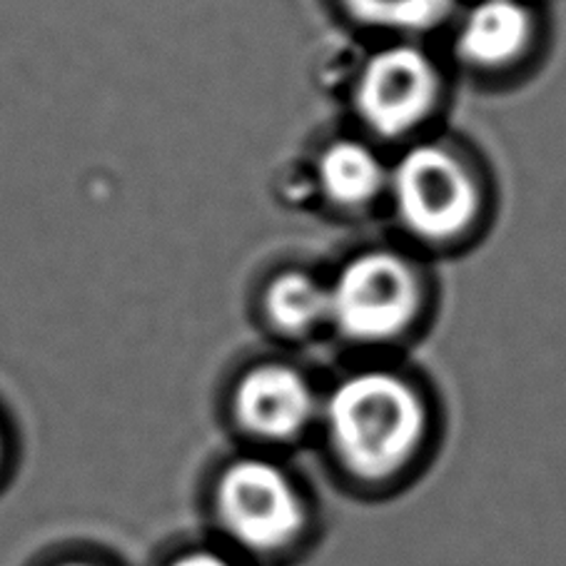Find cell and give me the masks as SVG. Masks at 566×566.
Masks as SVG:
<instances>
[{"label":"cell","instance_id":"6da1fadb","mask_svg":"<svg viewBox=\"0 0 566 566\" xmlns=\"http://www.w3.org/2000/svg\"><path fill=\"white\" fill-rule=\"evenodd\" d=\"M427 415L405 379L363 373L345 379L329 397L332 447L359 480L382 482L405 470L424 439Z\"/></svg>","mask_w":566,"mask_h":566},{"label":"cell","instance_id":"7a4b0ae2","mask_svg":"<svg viewBox=\"0 0 566 566\" xmlns=\"http://www.w3.org/2000/svg\"><path fill=\"white\" fill-rule=\"evenodd\" d=\"M212 502L224 539L245 556L270 559L287 554L310 530L300 486L262 457H242L224 467Z\"/></svg>","mask_w":566,"mask_h":566},{"label":"cell","instance_id":"3957f363","mask_svg":"<svg viewBox=\"0 0 566 566\" xmlns=\"http://www.w3.org/2000/svg\"><path fill=\"white\" fill-rule=\"evenodd\" d=\"M329 290V319L343 335L363 343L402 332L419 307V285L405 260L365 252L339 270Z\"/></svg>","mask_w":566,"mask_h":566},{"label":"cell","instance_id":"277c9868","mask_svg":"<svg viewBox=\"0 0 566 566\" xmlns=\"http://www.w3.org/2000/svg\"><path fill=\"white\" fill-rule=\"evenodd\" d=\"M397 214L419 238L447 240L474 220L480 195L464 165L437 145L409 150L389 172Z\"/></svg>","mask_w":566,"mask_h":566},{"label":"cell","instance_id":"5b68a950","mask_svg":"<svg viewBox=\"0 0 566 566\" xmlns=\"http://www.w3.org/2000/svg\"><path fill=\"white\" fill-rule=\"evenodd\" d=\"M437 97V71L412 45L369 57L357 85V107L379 135H402L427 118Z\"/></svg>","mask_w":566,"mask_h":566},{"label":"cell","instance_id":"8992f818","mask_svg":"<svg viewBox=\"0 0 566 566\" xmlns=\"http://www.w3.org/2000/svg\"><path fill=\"white\" fill-rule=\"evenodd\" d=\"M238 422L250 434L285 442L315 415V395L305 377L287 365H260L235 389Z\"/></svg>","mask_w":566,"mask_h":566},{"label":"cell","instance_id":"52a82bcc","mask_svg":"<svg viewBox=\"0 0 566 566\" xmlns=\"http://www.w3.org/2000/svg\"><path fill=\"white\" fill-rule=\"evenodd\" d=\"M530 41V13L516 0H482L457 35L460 53L476 65H504Z\"/></svg>","mask_w":566,"mask_h":566},{"label":"cell","instance_id":"ba28073f","mask_svg":"<svg viewBox=\"0 0 566 566\" xmlns=\"http://www.w3.org/2000/svg\"><path fill=\"white\" fill-rule=\"evenodd\" d=\"M319 180L329 200L345 208H357L373 202L385 190L389 172L365 143L339 140L322 153Z\"/></svg>","mask_w":566,"mask_h":566},{"label":"cell","instance_id":"9c48e42d","mask_svg":"<svg viewBox=\"0 0 566 566\" xmlns=\"http://www.w3.org/2000/svg\"><path fill=\"white\" fill-rule=\"evenodd\" d=\"M268 315L282 332L302 335L329 319V290L305 272H285L268 290Z\"/></svg>","mask_w":566,"mask_h":566},{"label":"cell","instance_id":"30bf717a","mask_svg":"<svg viewBox=\"0 0 566 566\" xmlns=\"http://www.w3.org/2000/svg\"><path fill=\"white\" fill-rule=\"evenodd\" d=\"M359 21L392 31H427L452 8V0H345Z\"/></svg>","mask_w":566,"mask_h":566},{"label":"cell","instance_id":"8fae6325","mask_svg":"<svg viewBox=\"0 0 566 566\" xmlns=\"http://www.w3.org/2000/svg\"><path fill=\"white\" fill-rule=\"evenodd\" d=\"M165 566H240V559L235 554L224 549H208V546H198V549H188Z\"/></svg>","mask_w":566,"mask_h":566},{"label":"cell","instance_id":"7c38bea8","mask_svg":"<svg viewBox=\"0 0 566 566\" xmlns=\"http://www.w3.org/2000/svg\"><path fill=\"white\" fill-rule=\"evenodd\" d=\"M6 462H8V444H6V434H3V427H0V476H3V470H6Z\"/></svg>","mask_w":566,"mask_h":566},{"label":"cell","instance_id":"4fadbf2b","mask_svg":"<svg viewBox=\"0 0 566 566\" xmlns=\"http://www.w3.org/2000/svg\"><path fill=\"white\" fill-rule=\"evenodd\" d=\"M57 566H97V564H87V562H65V564H57Z\"/></svg>","mask_w":566,"mask_h":566}]
</instances>
